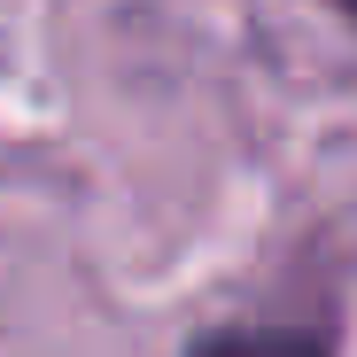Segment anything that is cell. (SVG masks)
I'll list each match as a JSON object with an SVG mask.
<instances>
[{"label": "cell", "instance_id": "1", "mask_svg": "<svg viewBox=\"0 0 357 357\" xmlns=\"http://www.w3.org/2000/svg\"><path fill=\"white\" fill-rule=\"evenodd\" d=\"M195 357H326L311 334H280V326H241V334H210Z\"/></svg>", "mask_w": 357, "mask_h": 357}, {"label": "cell", "instance_id": "2", "mask_svg": "<svg viewBox=\"0 0 357 357\" xmlns=\"http://www.w3.org/2000/svg\"><path fill=\"white\" fill-rule=\"evenodd\" d=\"M349 8H357V0H349Z\"/></svg>", "mask_w": 357, "mask_h": 357}]
</instances>
